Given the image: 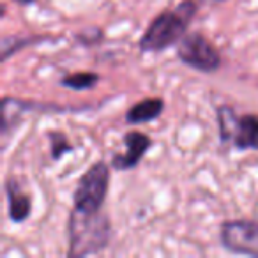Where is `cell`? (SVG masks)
I'll return each mask as SVG.
<instances>
[{"mask_svg": "<svg viewBox=\"0 0 258 258\" xmlns=\"http://www.w3.org/2000/svg\"><path fill=\"white\" fill-rule=\"evenodd\" d=\"M197 11V0H182L175 9L159 13L140 37L138 48L149 53V51H163L173 44H179L180 39L187 34Z\"/></svg>", "mask_w": 258, "mask_h": 258, "instance_id": "cell-1", "label": "cell"}, {"mask_svg": "<svg viewBox=\"0 0 258 258\" xmlns=\"http://www.w3.org/2000/svg\"><path fill=\"white\" fill-rule=\"evenodd\" d=\"M110 237V219L101 212L83 214L73 211L69 214V256L80 258L99 253L108 246Z\"/></svg>", "mask_w": 258, "mask_h": 258, "instance_id": "cell-2", "label": "cell"}, {"mask_svg": "<svg viewBox=\"0 0 258 258\" xmlns=\"http://www.w3.org/2000/svg\"><path fill=\"white\" fill-rule=\"evenodd\" d=\"M108 187H110V165L104 161H97L80 177L73 195V211L83 214H97L101 212L106 200Z\"/></svg>", "mask_w": 258, "mask_h": 258, "instance_id": "cell-3", "label": "cell"}, {"mask_svg": "<svg viewBox=\"0 0 258 258\" xmlns=\"http://www.w3.org/2000/svg\"><path fill=\"white\" fill-rule=\"evenodd\" d=\"M218 124L223 144L232 142L237 151H258V115H235L223 104L218 108Z\"/></svg>", "mask_w": 258, "mask_h": 258, "instance_id": "cell-4", "label": "cell"}, {"mask_svg": "<svg viewBox=\"0 0 258 258\" xmlns=\"http://www.w3.org/2000/svg\"><path fill=\"white\" fill-rule=\"evenodd\" d=\"M177 57L182 64L189 66L205 75H212L221 68V53L214 43L207 39L204 34L191 32L180 39L177 44Z\"/></svg>", "mask_w": 258, "mask_h": 258, "instance_id": "cell-5", "label": "cell"}, {"mask_svg": "<svg viewBox=\"0 0 258 258\" xmlns=\"http://www.w3.org/2000/svg\"><path fill=\"white\" fill-rule=\"evenodd\" d=\"M219 240L230 253L258 256V221L228 219L221 225Z\"/></svg>", "mask_w": 258, "mask_h": 258, "instance_id": "cell-6", "label": "cell"}, {"mask_svg": "<svg viewBox=\"0 0 258 258\" xmlns=\"http://www.w3.org/2000/svg\"><path fill=\"white\" fill-rule=\"evenodd\" d=\"M122 140H124L125 145V152L113 154V158H111V166L117 172L137 168L138 163L142 161V158L152 147L151 137H147L145 133H140V131H129V133L124 135Z\"/></svg>", "mask_w": 258, "mask_h": 258, "instance_id": "cell-7", "label": "cell"}, {"mask_svg": "<svg viewBox=\"0 0 258 258\" xmlns=\"http://www.w3.org/2000/svg\"><path fill=\"white\" fill-rule=\"evenodd\" d=\"M6 195H8V212L13 223H23L32 212V200L27 193H23L15 179L6 182Z\"/></svg>", "mask_w": 258, "mask_h": 258, "instance_id": "cell-8", "label": "cell"}, {"mask_svg": "<svg viewBox=\"0 0 258 258\" xmlns=\"http://www.w3.org/2000/svg\"><path fill=\"white\" fill-rule=\"evenodd\" d=\"M165 110V101L161 97H147L135 103L125 113V122L129 124H145L159 117Z\"/></svg>", "mask_w": 258, "mask_h": 258, "instance_id": "cell-9", "label": "cell"}, {"mask_svg": "<svg viewBox=\"0 0 258 258\" xmlns=\"http://www.w3.org/2000/svg\"><path fill=\"white\" fill-rule=\"evenodd\" d=\"M99 82V75L92 71H78V73H69L60 80V85L68 87L73 90H89L94 89Z\"/></svg>", "mask_w": 258, "mask_h": 258, "instance_id": "cell-10", "label": "cell"}, {"mask_svg": "<svg viewBox=\"0 0 258 258\" xmlns=\"http://www.w3.org/2000/svg\"><path fill=\"white\" fill-rule=\"evenodd\" d=\"M48 138H50L51 158H53L55 161H58L62 156L73 151V145H71V142H69V138L66 137L64 133H60V131H50Z\"/></svg>", "mask_w": 258, "mask_h": 258, "instance_id": "cell-11", "label": "cell"}, {"mask_svg": "<svg viewBox=\"0 0 258 258\" xmlns=\"http://www.w3.org/2000/svg\"><path fill=\"white\" fill-rule=\"evenodd\" d=\"M76 41L83 46H94L103 39V30L101 29H90V30H82L76 34Z\"/></svg>", "mask_w": 258, "mask_h": 258, "instance_id": "cell-12", "label": "cell"}, {"mask_svg": "<svg viewBox=\"0 0 258 258\" xmlns=\"http://www.w3.org/2000/svg\"><path fill=\"white\" fill-rule=\"evenodd\" d=\"M18 4H22V6H29V4H34L36 0H16Z\"/></svg>", "mask_w": 258, "mask_h": 258, "instance_id": "cell-13", "label": "cell"}, {"mask_svg": "<svg viewBox=\"0 0 258 258\" xmlns=\"http://www.w3.org/2000/svg\"><path fill=\"white\" fill-rule=\"evenodd\" d=\"M218 2H221V0H218Z\"/></svg>", "mask_w": 258, "mask_h": 258, "instance_id": "cell-14", "label": "cell"}]
</instances>
